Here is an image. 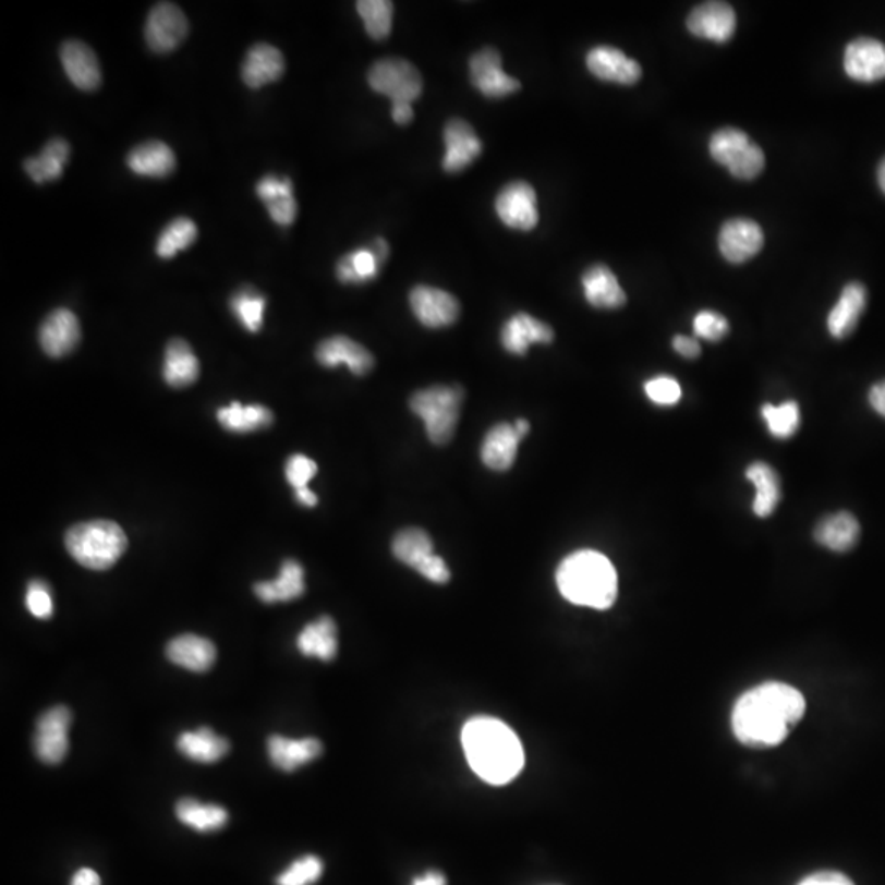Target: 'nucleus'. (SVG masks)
<instances>
[{
    "mask_svg": "<svg viewBox=\"0 0 885 885\" xmlns=\"http://www.w3.org/2000/svg\"><path fill=\"white\" fill-rule=\"evenodd\" d=\"M263 604L291 602L305 594V571L301 562L286 559L275 581L258 582L253 587Z\"/></svg>",
    "mask_w": 885,
    "mask_h": 885,
    "instance_id": "c85d7f7f",
    "label": "nucleus"
},
{
    "mask_svg": "<svg viewBox=\"0 0 885 885\" xmlns=\"http://www.w3.org/2000/svg\"><path fill=\"white\" fill-rule=\"evenodd\" d=\"M412 885H447V877L439 871H426L425 874L416 875Z\"/></svg>",
    "mask_w": 885,
    "mask_h": 885,
    "instance_id": "bf43d9fd",
    "label": "nucleus"
},
{
    "mask_svg": "<svg viewBox=\"0 0 885 885\" xmlns=\"http://www.w3.org/2000/svg\"><path fill=\"white\" fill-rule=\"evenodd\" d=\"M324 753V744L317 738H302L291 740L281 735H271L268 738V754L272 766L284 773H292L305 764L312 763Z\"/></svg>",
    "mask_w": 885,
    "mask_h": 885,
    "instance_id": "5701e85b",
    "label": "nucleus"
},
{
    "mask_svg": "<svg viewBox=\"0 0 885 885\" xmlns=\"http://www.w3.org/2000/svg\"><path fill=\"white\" fill-rule=\"evenodd\" d=\"M764 233L751 218H731L722 227L718 248L727 262L741 265L763 250Z\"/></svg>",
    "mask_w": 885,
    "mask_h": 885,
    "instance_id": "ddd939ff",
    "label": "nucleus"
},
{
    "mask_svg": "<svg viewBox=\"0 0 885 885\" xmlns=\"http://www.w3.org/2000/svg\"><path fill=\"white\" fill-rule=\"evenodd\" d=\"M294 497L295 500H298V504H301V506L304 507H311V509L312 507H315L318 504L317 494L312 493V490L308 489V487L295 490Z\"/></svg>",
    "mask_w": 885,
    "mask_h": 885,
    "instance_id": "052dcab7",
    "label": "nucleus"
},
{
    "mask_svg": "<svg viewBox=\"0 0 885 885\" xmlns=\"http://www.w3.org/2000/svg\"><path fill=\"white\" fill-rule=\"evenodd\" d=\"M764 166H766V156H764L763 149L756 145V143H751L734 162H731L730 168L728 171L738 179H754L763 172Z\"/></svg>",
    "mask_w": 885,
    "mask_h": 885,
    "instance_id": "49530a36",
    "label": "nucleus"
},
{
    "mask_svg": "<svg viewBox=\"0 0 885 885\" xmlns=\"http://www.w3.org/2000/svg\"><path fill=\"white\" fill-rule=\"evenodd\" d=\"M266 208L272 220L281 227L292 226L298 217V202H295L294 194L281 195L276 201L269 202Z\"/></svg>",
    "mask_w": 885,
    "mask_h": 885,
    "instance_id": "603ef678",
    "label": "nucleus"
},
{
    "mask_svg": "<svg viewBox=\"0 0 885 885\" xmlns=\"http://www.w3.org/2000/svg\"><path fill=\"white\" fill-rule=\"evenodd\" d=\"M61 63L71 83L81 90H96L102 83L99 60L83 41L70 40L61 47Z\"/></svg>",
    "mask_w": 885,
    "mask_h": 885,
    "instance_id": "4be33fe9",
    "label": "nucleus"
},
{
    "mask_svg": "<svg viewBox=\"0 0 885 885\" xmlns=\"http://www.w3.org/2000/svg\"><path fill=\"white\" fill-rule=\"evenodd\" d=\"M470 76L474 87L489 99H502L522 87L502 70V58L494 48H484L471 58Z\"/></svg>",
    "mask_w": 885,
    "mask_h": 885,
    "instance_id": "9b49d317",
    "label": "nucleus"
},
{
    "mask_svg": "<svg viewBox=\"0 0 885 885\" xmlns=\"http://www.w3.org/2000/svg\"><path fill=\"white\" fill-rule=\"evenodd\" d=\"M315 356L322 366L337 367L344 364L356 376H366L374 367L373 354L363 344L343 335L322 341Z\"/></svg>",
    "mask_w": 885,
    "mask_h": 885,
    "instance_id": "aec40b11",
    "label": "nucleus"
},
{
    "mask_svg": "<svg viewBox=\"0 0 885 885\" xmlns=\"http://www.w3.org/2000/svg\"><path fill=\"white\" fill-rule=\"evenodd\" d=\"M553 340H555V331L551 330V327L525 312H520L509 318L500 331L504 350L516 356L526 354L532 344H548Z\"/></svg>",
    "mask_w": 885,
    "mask_h": 885,
    "instance_id": "412c9836",
    "label": "nucleus"
},
{
    "mask_svg": "<svg viewBox=\"0 0 885 885\" xmlns=\"http://www.w3.org/2000/svg\"><path fill=\"white\" fill-rule=\"evenodd\" d=\"M175 816L179 822L198 833L217 832L229 823V812L215 803H201L185 797L175 803Z\"/></svg>",
    "mask_w": 885,
    "mask_h": 885,
    "instance_id": "c9c22d12",
    "label": "nucleus"
},
{
    "mask_svg": "<svg viewBox=\"0 0 885 885\" xmlns=\"http://www.w3.org/2000/svg\"><path fill=\"white\" fill-rule=\"evenodd\" d=\"M585 63H587L589 71L595 77L607 81V83L631 86V84H637L641 80L640 64L628 58L623 51L618 50V48L607 47V45L592 48L587 53Z\"/></svg>",
    "mask_w": 885,
    "mask_h": 885,
    "instance_id": "6ab92c4d",
    "label": "nucleus"
},
{
    "mask_svg": "<svg viewBox=\"0 0 885 885\" xmlns=\"http://www.w3.org/2000/svg\"><path fill=\"white\" fill-rule=\"evenodd\" d=\"M392 553L397 561L415 569L429 582L447 584L451 579L450 568L441 556L435 555L432 538L423 530L407 529L397 533L392 542Z\"/></svg>",
    "mask_w": 885,
    "mask_h": 885,
    "instance_id": "423d86ee",
    "label": "nucleus"
},
{
    "mask_svg": "<svg viewBox=\"0 0 885 885\" xmlns=\"http://www.w3.org/2000/svg\"><path fill=\"white\" fill-rule=\"evenodd\" d=\"M513 425H516L517 432L520 433V436H522V438H525V436L529 435L530 432L529 420L519 419L517 420L516 423H513Z\"/></svg>",
    "mask_w": 885,
    "mask_h": 885,
    "instance_id": "680f3d73",
    "label": "nucleus"
},
{
    "mask_svg": "<svg viewBox=\"0 0 885 885\" xmlns=\"http://www.w3.org/2000/svg\"><path fill=\"white\" fill-rule=\"evenodd\" d=\"M869 403L875 413L885 419V379L874 384L869 390Z\"/></svg>",
    "mask_w": 885,
    "mask_h": 885,
    "instance_id": "6e6d98bb",
    "label": "nucleus"
},
{
    "mask_svg": "<svg viewBox=\"0 0 885 885\" xmlns=\"http://www.w3.org/2000/svg\"><path fill=\"white\" fill-rule=\"evenodd\" d=\"M126 165L143 178H168L175 169V156L162 142H148L130 151Z\"/></svg>",
    "mask_w": 885,
    "mask_h": 885,
    "instance_id": "72a5a7b5",
    "label": "nucleus"
},
{
    "mask_svg": "<svg viewBox=\"0 0 885 885\" xmlns=\"http://www.w3.org/2000/svg\"><path fill=\"white\" fill-rule=\"evenodd\" d=\"M582 289L585 301L595 308L614 311L627 304V294L621 289L617 276L605 265H594L582 275Z\"/></svg>",
    "mask_w": 885,
    "mask_h": 885,
    "instance_id": "393cba45",
    "label": "nucleus"
},
{
    "mask_svg": "<svg viewBox=\"0 0 885 885\" xmlns=\"http://www.w3.org/2000/svg\"><path fill=\"white\" fill-rule=\"evenodd\" d=\"M256 194L262 198L263 204L276 201L286 194H294V184L289 178H278V175H265L256 185Z\"/></svg>",
    "mask_w": 885,
    "mask_h": 885,
    "instance_id": "3c124183",
    "label": "nucleus"
},
{
    "mask_svg": "<svg viewBox=\"0 0 885 885\" xmlns=\"http://www.w3.org/2000/svg\"><path fill=\"white\" fill-rule=\"evenodd\" d=\"M805 711V698L799 689L786 682H764L738 699L731 712V730L744 747L774 748L786 741Z\"/></svg>",
    "mask_w": 885,
    "mask_h": 885,
    "instance_id": "f257e3e1",
    "label": "nucleus"
},
{
    "mask_svg": "<svg viewBox=\"0 0 885 885\" xmlns=\"http://www.w3.org/2000/svg\"><path fill=\"white\" fill-rule=\"evenodd\" d=\"M522 439L520 433L517 432L516 425L499 423V425L493 426L486 438H484L483 448H481L483 463L489 470L499 471V473L509 471L516 463Z\"/></svg>",
    "mask_w": 885,
    "mask_h": 885,
    "instance_id": "a878e982",
    "label": "nucleus"
},
{
    "mask_svg": "<svg viewBox=\"0 0 885 885\" xmlns=\"http://www.w3.org/2000/svg\"><path fill=\"white\" fill-rule=\"evenodd\" d=\"M367 81L374 93L389 97L392 104H412L422 96L423 81L419 70L399 58L376 61L371 66Z\"/></svg>",
    "mask_w": 885,
    "mask_h": 885,
    "instance_id": "0eeeda50",
    "label": "nucleus"
},
{
    "mask_svg": "<svg viewBox=\"0 0 885 885\" xmlns=\"http://www.w3.org/2000/svg\"><path fill=\"white\" fill-rule=\"evenodd\" d=\"M73 722L70 708L57 705L45 712L37 722L34 748L38 760L47 764H58L70 751V727Z\"/></svg>",
    "mask_w": 885,
    "mask_h": 885,
    "instance_id": "6e6552de",
    "label": "nucleus"
},
{
    "mask_svg": "<svg viewBox=\"0 0 885 885\" xmlns=\"http://www.w3.org/2000/svg\"><path fill=\"white\" fill-rule=\"evenodd\" d=\"M877 182L878 185H881L882 192L885 194V158L882 159L881 165H878Z\"/></svg>",
    "mask_w": 885,
    "mask_h": 885,
    "instance_id": "e2e57ef3",
    "label": "nucleus"
},
{
    "mask_svg": "<svg viewBox=\"0 0 885 885\" xmlns=\"http://www.w3.org/2000/svg\"><path fill=\"white\" fill-rule=\"evenodd\" d=\"M70 143L63 138H54L47 143L44 151L37 158L25 159L24 169L32 181L37 184L57 181L63 174L64 166L70 159Z\"/></svg>",
    "mask_w": 885,
    "mask_h": 885,
    "instance_id": "e433bc0d",
    "label": "nucleus"
},
{
    "mask_svg": "<svg viewBox=\"0 0 885 885\" xmlns=\"http://www.w3.org/2000/svg\"><path fill=\"white\" fill-rule=\"evenodd\" d=\"M845 71L859 83H875L885 77V45L874 38H858L846 47Z\"/></svg>",
    "mask_w": 885,
    "mask_h": 885,
    "instance_id": "a211bd4d",
    "label": "nucleus"
},
{
    "mask_svg": "<svg viewBox=\"0 0 885 885\" xmlns=\"http://www.w3.org/2000/svg\"><path fill=\"white\" fill-rule=\"evenodd\" d=\"M556 584L566 601L579 607L607 610L618 597V575L610 559L594 549H581L562 559Z\"/></svg>",
    "mask_w": 885,
    "mask_h": 885,
    "instance_id": "7ed1b4c3",
    "label": "nucleus"
},
{
    "mask_svg": "<svg viewBox=\"0 0 885 885\" xmlns=\"http://www.w3.org/2000/svg\"><path fill=\"white\" fill-rule=\"evenodd\" d=\"M463 400L461 387L433 386L413 393L410 409L422 420L426 435L435 445H447L457 432Z\"/></svg>",
    "mask_w": 885,
    "mask_h": 885,
    "instance_id": "39448f33",
    "label": "nucleus"
},
{
    "mask_svg": "<svg viewBox=\"0 0 885 885\" xmlns=\"http://www.w3.org/2000/svg\"><path fill=\"white\" fill-rule=\"evenodd\" d=\"M286 61L278 48L258 44L246 53L242 66V80L250 89H259L276 83L284 74Z\"/></svg>",
    "mask_w": 885,
    "mask_h": 885,
    "instance_id": "bb28decb",
    "label": "nucleus"
},
{
    "mask_svg": "<svg viewBox=\"0 0 885 885\" xmlns=\"http://www.w3.org/2000/svg\"><path fill=\"white\" fill-rule=\"evenodd\" d=\"M298 650L305 657H317L325 663L335 659L338 653V638L334 618L322 615L317 620L305 625L298 637Z\"/></svg>",
    "mask_w": 885,
    "mask_h": 885,
    "instance_id": "473e14b6",
    "label": "nucleus"
},
{
    "mask_svg": "<svg viewBox=\"0 0 885 885\" xmlns=\"http://www.w3.org/2000/svg\"><path fill=\"white\" fill-rule=\"evenodd\" d=\"M861 535L858 519L849 512H836L820 520L813 530L815 542L835 553H846L854 548Z\"/></svg>",
    "mask_w": 885,
    "mask_h": 885,
    "instance_id": "c756f323",
    "label": "nucleus"
},
{
    "mask_svg": "<svg viewBox=\"0 0 885 885\" xmlns=\"http://www.w3.org/2000/svg\"><path fill=\"white\" fill-rule=\"evenodd\" d=\"M644 393L654 405L672 407L682 399V387L675 377L664 376L663 374V376L646 380Z\"/></svg>",
    "mask_w": 885,
    "mask_h": 885,
    "instance_id": "a18cd8bd",
    "label": "nucleus"
},
{
    "mask_svg": "<svg viewBox=\"0 0 885 885\" xmlns=\"http://www.w3.org/2000/svg\"><path fill=\"white\" fill-rule=\"evenodd\" d=\"M230 308L246 330L252 334H258L262 330L266 308L265 295L258 294L250 288L242 289L230 299Z\"/></svg>",
    "mask_w": 885,
    "mask_h": 885,
    "instance_id": "37998d69",
    "label": "nucleus"
},
{
    "mask_svg": "<svg viewBox=\"0 0 885 885\" xmlns=\"http://www.w3.org/2000/svg\"><path fill=\"white\" fill-rule=\"evenodd\" d=\"M217 419L220 425L229 432L252 433L271 425L275 415L268 407L262 405V403L242 405L235 400L229 407L218 410Z\"/></svg>",
    "mask_w": 885,
    "mask_h": 885,
    "instance_id": "4c0bfd02",
    "label": "nucleus"
},
{
    "mask_svg": "<svg viewBox=\"0 0 885 885\" xmlns=\"http://www.w3.org/2000/svg\"><path fill=\"white\" fill-rule=\"evenodd\" d=\"M445 158L442 169L447 172H460L473 165L481 153L483 143L477 138L476 132L470 123L461 119L450 120L445 126Z\"/></svg>",
    "mask_w": 885,
    "mask_h": 885,
    "instance_id": "dca6fc26",
    "label": "nucleus"
},
{
    "mask_svg": "<svg viewBox=\"0 0 885 885\" xmlns=\"http://www.w3.org/2000/svg\"><path fill=\"white\" fill-rule=\"evenodd\" d=\"M322 874L324 861L318 856L305 854L276 877V885H314Z\"/></svg>",
    "mask_w": 885,
    "mask_h": 885,
    "instance_id": "c03bdc74",
    "label": "nucleus"
},
{
    "mask_svg": "<svg viewBox=\"0 0 885 885\" xmlns=\"http://www.w3.org/2000/svg\"><path fill=\"white\" fill-rule=\"evenodd\" d=\"M68 553L84 568L106 571L112 568L129 546L122 526L112 520L77 523L64 538Z\"/></svg>",
    "mask_w": 885,
    "mask_h": 885,
    "instance_id": "20e7f679",
    "label": "nucleus"
},
{
    "mask_svg": "<svg viewBox=\"0 0 885 885\" xmlns=\"http://www.w3.org/2000/svg\"><path fill=\"white\" fill-rule=\"evenodd\" d=\"M761 416L766 422L771 435L777 439L792 438L800 426V407L793 400H787L780 405L764 403L761 407Z\"/></svg>",
    "mask_w": 885,
    "mask_h": 885,
    "instance_id": "ea45409f",
    "label": "nucleus"
},
{
    "mask_svg": "<svg viewBox=\"0 0 885 885\" xmlns=\"http://www.w3.org/2000/svg\"><path fill=\"white\" fill-rule=\"evenodd\" d=\"M201 364L187 341L175 338L166 347L162 377L166 384L174 389H184L198 379Z\"/></svg>",
    "mask_w": 885,
    "mask_h": 885,
    "instance_id": "7c9ffc66",
    "label": "nucleus"
},
{
    "mask_svg": "<svg viewBox=\"0 0 885 885\" xmlns=\"http://www.w3.org/2000/svg\"><path fill=\"white\" fill-rule=\"evenodd\" d=\"M317 463L305 454H292L286 463V480L294 487V490L308 487V483L317 474Z\"/></svg>",
    "mask_w": 885,
    "mask_h": 885,
    "instance_id": "8fccbe9b",
    "label": "nucleus"
},
{
    "mask_svg": "<svg viewBox=\"0 0 885 885\" xmlns=\"http://www.w3.org/2000/svg\"><path fill=\"white\" fill-rule=\"evenodd\" d=\"M389 243L376 239L373 245L348 253L337 265L338 281L343 284H366L379 276L380 268L389 256Z\"/></svg>",
    "mask_w": 885,
    "mask_h": 885,
    "instance_id": "2eb2a0df",
    "label": "nucleus"
},
{
    "mask_svg": "<svg viewBox=\"0 0 885 885\" xmlns=\"http://www.w3.org/2000/svg\"><path fill=\"white\" fill-rule=\"evenodd\" d=\"M496 211L504 226L530 232L540 220L535 189L529 182H510L497 195Z\"/></svg>",
    "mask_w": 885,
    "mask_h": 885,
    "instance_id": "1a4fd4ad",
    "label": "nucleus"
},
{
    "mask_svg": "<svg viewBox=\"0 0 885 885\" xmlns=\"http://www.w3.org/2000/svg\"><path fill=\"white\" fill-rule=\"evenodd\" d=\"M799 885H854L848 875L838 871H820L807 875Z\"/></svg>",
    "mask_w": 885,
    "mask_h": 885,
    "instance_id": "864d4df0",
    "label": "nucleus"
},
{
    "mask_svg": "<svg viewBox=\"0 0 885 885\" xmlns=\"http://www.w3.org/2000/svg\"><path fill=\"white\" fill-rule=\"evenodd\" d=\"M81 341V325L76 315L68 308L51 312L40 327L41 350L50 357H63L73 353Z\"/></svg>",
    "mask_w": 885,
    "mask_h": 885,
    "instance_id": "f3484780",
    "label": "nucleus"
},
{
    "mask_svg": "<svg viewBox=\"0 0 885 885\" xmlns=\"http://www.w3.org/2000/svg\"><path fill=\"white\" fill-rule=\"evenodd\" d=\"M688 28L694 37L727 44L737 31V14L727 2H705L689 14Z\"/></svg>",
    "mask_w": 885,
    "mask_h": 885,
    "instance_id": "4468645a",
    "label": "nucleus"
},
{
    "mask_svg": "<svg viewBox=\"0 0 885 885\" xmlns=\"http://www.w3.org/2000/svg\"><path fill=\"white\" fill-rule=\"evenodd\" d=\"M410 307L416 320L426 328H445L460 317V302L454 295L429 286H416L410 292Z\"/></svg>",
    "mask_w": 885,
    "mask_h": 885,
    "instance_id": "f8f14e48",
    "label": "nucleus"
},
{
    "mask_svg": "<svg viewBox=\"0 0 885 885\" xmlns=\"http://www.w3.org/2000/svg\"><path fill=\"white\" fill-rule=\"evenodd\" d=\"M197 239V227L187 217H179L172 220L156 243V255L161 259H169L178 255L182 250L189 248Z\"/></svg>",
    "mask_w": 885,
    "mask_h": 885,
    "instance_id": "58836bf2",
    "label": "nucleus"
},
{
    "mask_svg": "<svg viewBox=\"0 0 885 885\" xmlns=\"http://www.w3.org/2000/svg\"><path fill=\"white\" fill-rule=\"evenodd\" d=\"M25 605L34 617L40 620H48L53 615V597H51L50 585L40 579L31 581L25 595Z\"/></svg>",
    "mask_w": 885,
    "mask_h": 885,
    "instance_id": "de8ad7c7",
    "label": "nucleus"
},
{
    "mask_svg": "<svg viewBox=\"0 0 885 885\" xmlns=\"http://www.w3.org/2000/svg\"><path fill=\"white\" fill-rule=\"evenodd\" d=\"M178 750L189 760L210 764L229 753L230 743L210 728L202 727L195 731H184L178 738Z\"/></svg>",
    "mask_w": 885,
    "mask_h": 885,
    "instance_id": "f704fd0d",
    "label": "nucleus"
},
{
    "mask_svg": "<svg viewBox=\"0 0 885 885\" xmlns=\"http://www.w3.org/2000/svg\"><path fill=\"white\" fill-rule=\"evenodd\" d=\"M694 331L708 341H720L730 331L727 318L714 311H702L695 315Z\"/></svg>",
    "mask_w": 885,
    "mask_h": 885,
    "instance_id": "09e8293b",
    "label": "nucleus"
},
{
    "mask_svg": "<svg viewBox=\"0 0 885 885\" xmlns=\"http://www.w3.org/2000/svg\"><path fill=\"white\" fill-rule=\"evenodd\" d=\"M357 14L373 40H384L392 31L393 4L387 0H360Z\"/></svg>",
    "mask_w": 885,
    "mask_h": 885,
    "instance_id": "a19ab883",
    "label": "nucleus"
},
{
    "mask_svg": "<svg viewBox=\"0 0 885 885\" xmlns=\"http://www.w3.org/2000/svg\"><path fill=\"white\" fill-rule=\"evenodd\" d=\"M747 477L753 484L754 494L753 512L760 519H767L776 512L783 497V486L777 471L771 464L756 461L750 464L747 470Z\"/></svg>",
    "mask_w": 885,
    "mask_h": 885,
    "instance_id": "2f4dec72",
    "label": "nucleus"
},
{
    "mask_svg": "<svg viewBox=\"0 0 885 885\" xmlns=\"http://www.w3.org/2000/svg\"><path fill=\"white\" fill-rule=\"evenodd\" d=\"M71 885H100V877L94 869L83 868L73 875Z\"/></svg>",
    "mask_w": 885,
    "mask_h": 885,
    "instance_id": "13d9d810",
    "label": "nucleus"
},
{
    "mask_svg": "<svg viewBox=\"0 0 885 885\" xmlns=\"http://www.w3.org/2000/svg\"><path fill=\"white\" fill-rule=\"evenodd\" d=\"M461 740L471 769L494 786L516 779L525 763L516 731L497 718H471L464 725Z\"/></svg>",
    "mask_w": 885,
    "mask_h": 885,
    "instance_id": "f03ea898",
    "label": "nucleus"
},
{
    "mask_svg": "<svg viewBox=\"0 0 885 885\" xmlns=\"http://www.w3.org/2000/svg\"><path fill=\"white\" fill-rule=\"evenodd\" d=\"M868 304V291L861 282H849L842 289L839 301L829 312L826 327L835 340L849 337L858 327L859 318L864 314Z\"/></svg>",
    "mask_w": 885,
    "mask_h": 885,
    "instance_id": "b1692460",
    "label": "nucleus"
},
{
    "mask_svg": "<svg viewBox=\"0 0 885 885\" xmlns=\"http://www.w3.org/2000/svg\"><path fill=\"white\" fill-rule=\"evenodd\" d=\"M166 656L175 666L192 672H205L214 666L217 650L207 638L197 634H181L169 641Z\"/></svg>",
    "mask_w": 885,
    "mask_h": 885,
    "instance_id": "cd10ccee",
    "label": "nucleus"
},
{
    "mask_svg": "<svg viewBox=\"0 0 885 885\" xmlns=\"http://www.w3.org/2000/svg\"><path fill=\"white\" fill-rule=\"evenodd\" d=\"M750 136L740 129L727 126L720 129L712 135L711 143H708V151H711L714 161L718 165L730 168L731 162L751 145Z\"/></svg>",
    "mask_w": 885,
    "mask_h": 885,
    "instance_id": "79ce46f5",
    "label": "nucleus"
},
{
    "mask_svg": "<svg viewBox=\"0 0 885 885\" xmlns=\"http://www.w3.org/2000/svg\"><path fill=\"white\" fill-rule=\"evenodd\" d=\"M189 34V22L178 5L161 2L149 12L146 21L145 38L149 50L155 53H169L184 41Z\"/></svg>",
    "mask_w": 885,
    "mask_h": 885,
    "instance_id": "9d476101",
    "label": "nucleus"
},
{
    "mask_svg": "<svg viewBox=\"0 0 885 885\" xmlns=\"http://www.w3.org/2000/svg\"><path fill=\"white\" fill-rule=\"evenodd\" d=\"M672 348H675L676 353L681 354L686 360H695V357L701 356V344L695 338L678 335L672 340Z\"/></svg>",
    "mask_w": 885,
    "mask_h": 885,
    "instance_id": "5fc2aeb1",
    "label": "nucleus"
},
{
    "mask_svg": "<svg viewBox=\"0 0 885 885\" xmlns=\"http://www.w3.org/2000/svg\"><path fill=\"white\" fill-rule=\"evenodd\" d=\"M392 119L399 125H407L413 120L412 104L397 102L392 104Z\"/></svg>",
    "mask_w": 885,
    "mask_h": 885,
    "instance_id": "4d7b16f0",
    "label": "nucleus"
}]
</instances>
